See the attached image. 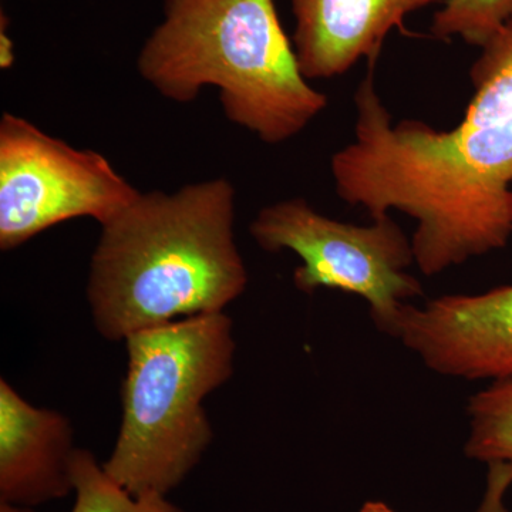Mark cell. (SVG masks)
<instances>
[{
    "instance_id": "13",
    "label": "cell",
    "mask_w": 512,
    "mask_h": 512,
    "mask_svg": "<svg viewBox=\"0 0 512 512\" xmlns=\"http://www.w3.org/2000/svg\"><path fill=\"white\" fill-rule=\"evenodd\" d=\"M487 466L485 490L476 512H510L505 497L512 485V463H491Z\"/></svg>"
},
{
    "instance_id": "10",
    "label": "cell",
    "mask_w": 512,
    "mask_h": 512,
    "mask_svg": "<svg viewBox=\"0 0 512 512\" xmlns=\"http://www.w3.org/2000/svg\"><path fill=\"white\" fill-rule=\"evenodd\" d=\"M467 414L466 456L485 464L512 463V376L474 394Z\"/></svg>"
},
{
    "instance_id": "16",
    "label": "cell",
    "mask_w": 512,
    "mask_h": 512,
    "mask_svg": "<svg viewBox=\"0 0 512 512\" xmlns=\"http://www.w3.org/2000/svg\"><path fill=\"white\" fill-rule=\"evenodd\" d=\"M0 512H35L30 507H22V505H15L9 503H2L0 501Z\"/></svg>"
},
{
    "instance_id": "5",
    "label": "cell",
    "mask_w": 512,
    "mask_h": 512,
    "mask_svg": "<svg viewBox=\"0 0 512 512\" xmlns=\"http://www.w3.org/2000/svg\"><path fill=\"white\" fill-rule=\"evenodd\" d=\"M141 191L103 154L67 144L23 117L0 119V249L12 251L74 218L100 225Z\"/></svg>"
},
{
    "instance_id": "6",
    "label": "cell",
    "mask_w": 512,
    "mask_h": 512,
    "mask_svg": "<svg viewBox=\"0 0 512 512\" xmlns=\"http://www.w3.org/2000/svg\"><path fill=\"white\" fill-rule=\"evenodd\" d=\"M470 76L474 96L464 119L450 131L421 128L417 163L444 200L501 218L512 205V20L481 47Z\"/></svg>"
},
{
    "instance_id": "12",
    "label": "cell",
    "mask_w": 512,
    "mask_h": 512,
    "mask_svg": "<svg viewBox=\"0 0 512 512\" xmlns=\"http://www.w3.org/2000/svg\"><path fill=\"white\" fill-rule=\"evenodd\" d=\"M512 20V0H446L431 23V35L441 40L460 37L484 47Z\"/></svg>"
},
{
    "instance_id": "1",
    "label": "cell",
    "mask_w": 512,
    "mask_h": 512,
    "mask_svg": "<svg viewBox=\"0 0 512 512\" xmlns=\"http://www.w3.org/2000/svg\"><path fill=\"white\" fill-rule=\"evenodd\" d=\"M237 191L227 178L148 191L100 225L86 296L110 342L225 308L247 291L235 239Z\"/></svg>"
},
{
    "instance_id": "3",
    "label": "cell",
    "mask_w": 512,
    "mask_h": 512,
    "mask_svg": "<svg viewBox=\"0 0 512 512\" xmlns=\"http://www.w3.org/2000/svg\"><path fill=\"white\" fill-rule=\"evenodd\" d=\"M124 343L120 429L104 471L133 495H168L214 440L204 400L234 375V322L225 312L188 316Z\"/></svg>"
},
{
    "instance_id": "9",
    "label": "cell",
    "mask_w": 512,
    "mask_h": 512,
    "mask_svg": "<svg viewBox=\"0 0 512 512\" xmlns=\"http://www.w3.org/2000/svg\"><path fill=\"white\" fill-rule=\"evenodd\" d=\"M434 0H291L293 47L303 76L332 79L360 59L376 66L392 30L410 35L406 19Z\"/></svg>"
},
{
    "instance_id": "2",
    "label": "cell",
    "mask_w": 512,
    "mask_h": 512,
    "mask_svg": "<svg viewBox=\"0 0 512 512\" xmlns=\"http://www.w3.org/2000/svg\"><path fill=\"white\" fill-rule=\"evenodd\" d=\"M137 70L174 103L215 87L225 117L266 144L298 136L328 106L303 76L274 0H164Z\"/></svg>"
},
{
    "instance_id": "11",
    "label": "cell",
    "mask_w": 512,
    "mask_h": 512,
    "mask_svg": "<svg viewBox=\"0 0 512 512\" xmlns=\"http://www.w3.org/2000/svg\"><path fill=\"white\" fill-rule=\"evenodd\" d=\"M72 512H185L167 495H133L104 471L89 450L79 448L73 470Z\"/></svg>"
},
{
    "instance_id": "7",
    "label": "cell",
    "mask_w": 512,
    "mask_h": 512,
    "mask_svg": "<svg viewBox=\"0 0 512 512\" xmlns=\"http://www.w3.org/2000/svg\"><path fill=\"white\" fill-rule=\"evenodd\" d=\"M394 338L431 372L463 380L512 376V285L407 305Z\"/></svg>"
},
{
    "instance_id": "14",
    "label": "cell",
    "mask_w": 512,
    "mask_h": 512,
    "mask_svg": "<svg viewBox=\"0 0 512 512\" xmlns=\"http://www.w3.org/2000/svg\"><path fill=\"white\" fill-rule=\"evenodd\" d=\"M0 40H2V46H0V59H2V67L6 69V67L10 66L13 60L12 53V42L8 35H5V30L2 29V35H0Z\"/></svg>"
},
{
    "instance_id": "8",
    "label": "cell",
    "mask_w": 512,
    "mask_h": 512,
    "mask_svg": "<svg viewBox=\"0 0 512 512\" xmlns=\"http://www.w3.org/2000/svg\"><path fill=\"white\" fill-rule=\"evenodd\" d=\"M72 421L36 407L0 379V501L36 507L73 493Z\"/></svg>"
},
{
    "instance_id": "15",
    "label": "cell",
    "mask_w": 512,
    "mask_h": 512,
    "mask_svg": "<svg viewBox=\"0 0 512 512\" xmlns=\"http://www.w3.org/2000/svg\"><path fill=\"white\" fill-rule=\"evenodd\" d=\"M359 512H394L392 508L382 501H369L360 508Z\"/></svg>"
},
{
    "instance_id": "4",
    "label": "cell",
    "mask_w": 512,
    "mask_h": 512,
    "mask_svg": "<svg viewBox=\"0 0 512 512\" xmlns=\"http://www.w3.org/2000/svg\"><path fill=\"white\" fill-rule=\"evenodd\" d=\"M266 252L292 251L302 264L293 272L299 291L339 289L365 299L380 332L396 335L409 301L423 295L409 268L412 239L390 215L370 225L335 221L302 198L266 205L249 225Z\"/></svg>"
}]
</instances>
